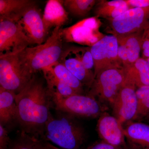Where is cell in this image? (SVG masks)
Segmentation results:
<instances>
[{
	"label": "cell",
	"mask_w": 149,
	"mask_h": 149,
	"mask_svg": "<svg viewBox=\"0 0 149 149\" xmlns=\"http://www.w3.org/2000/svg\"><path fill=\"white\" fill-rule=\"evenodd\" d=\"M50 98L48 89L33 75L15 97L16 121L22 131L37 138L39 136L44 137L46 124L51 113Z\"/></svg>",
	"instance_id": "cell-1"
},
{
	"label": "cell",
	"mask_w": 149,
	"mask_h": 149,
	"mask_svg": "<svg viewBox=\"0 0 149 149\" xmlns=\"http://www.w3.org/2000/svg\"><path fill=\"white\" fill-rule=\"evenodd\" d=\"M62 30V27H55L45 42L27 47L17 54L22 71L29 78L59 61L63 51Z\"/></svg>",
	"instance_id": "cell-2"
},
{
	"label": "cell",
	"mask_w": 149,
	"mask_h": 149,
	"mask_svg": "<svg viewBox=\"0 0 149 149\" xmlns=\"http://www.w3.org/2000/svg\"><path fill=\"white\" fill-rule=\"evenodd\" d=\"M65 113L58 117L50 114L43 138L62 149H80L86 139L85 129L74 118Z\"/></svg>",
	"instance_id": "cell-3"
},
{
	"label": "cell",
	"mask_w": 149,
	"mask_h": 149,
	"mask_svg": "<svg viewBox=\"0 0 149 149\" xmlns=\"http://www.w3.org/2000/svg\"><path fill=\"white\" fill-rule=\"evenodd\" d=\"M49 93L57 110L74 117L95 118L103 113L100 103L91 96L76 94L64 97L56 93Z\"/></svg>",
	"instance_id": "cell-4"
},
{
	"label": "cell",
	"mask_w": 149,
	"mask_h": 149,
	"mask_svg": "<svg viewBox=\"0 0 149 149\" xmlns=\"http://www.w3.org/2000/svg\"><path fill=\"white\" fill-rule=\"evenodd\" d=\"M125 78L124 68L103 70L96 76L88 95L97 98L100 103L112 106L125 83Z\"/></svg>",
	"instance_id": "cell-5"
},
{
	"label": "cell",
	"mask_w": 149,
	"mask_h": 149,
	"mask_svg": "<svg viewBox=\"0 0 149 149\" xmlns=\"http://www.w3.org/2000/svg\"><path fill=\"white\" fill-rule=\"evenodd\" d=\"M101 22L95 16L84 19L62 30L63 40L67 42L74 43L91 47L105 36L99 29Z\"/></svg>",
	"instance_id": "cell-6"
},
{
	"label": "cell",
	"mask_w": 149,
	"mask_h": 149,
	"mask_svg": "<svg viewBox=\"0 0 149 149\" xmlns=\"http://www.w3.org/2000/svg\"><path fill=\"white\" fill-rule=\"evenodd\" d=\"M91 47L95 64V78L106 70L123 68L118 57L117 39L115 35H105Z\"/></svg>",
	"instance_id": "cell-7"
},
{
	"label": "cell",
	"mask_w": 149,
	"mask_h": 149,
	"mask_svg": "<svg viewBox=\"0 0 149 149\" xmlns=\"http://www.w3.org/2000/svg\"><path fill=\"white\" fill-rule=\"evenodd\" d=\"M31 45L19 22L0 17V55H15Z\"/></svg>",
	"instance_id": "cell-8"
},
{
	"label": "cell",
	"mask_w": 149,
	"mask_h": 149,
	"mask_svg": "<svg viewBox=\"0 0 149 149\" xmlns=\"http://www.w3.org/2000/svg\"><path fill=\"white\" fill-rule=\"evenodd\" d=\"M136 88L134 81L126 75L125 83L112 105L113 116L123 126L136 119L138 109Z\"/></svg>",
	"instance_id": "cell-9"
},
{
	"label": "cell",
	"mask_w": 149,
	"mask_h": 149,
	"mask_svg": "<svg viewBox=\"0 0 149 149\" xmlns=\"http://www.w3.org/2000/svg\"><path fill=\"white\" fill-rule=\"evenodd\" d=\"M149 8H132L110 22L112 35L122 36L143 32L149 24Z\"/></svg>",
	"instance_id": "cell-10"
},
{
	"label": "cell",
	"mask_w": 149,
	"mask_h": 149,
	"mask_svg": "<svg viewBox=\"0 0 149 149\" xmlns=\"http://www.w3.org/2000/svg\"><path fill=\"white\" fill-rule=\"evenodd\" d=\"M31 79L22 71L17 54L0 55V87L17 94Z\"/></svg>",
	"instance_id": "cell-11"
},
{
	"label": "cell",
	"mask_w": 149,
	"mask_h": 149,
	"mask_svg": "<svg viewBox=\"0 0 149 149\" xmlns=\"http://www.w3.org/2000/svg\"><path fill=\"white\" fill-rule=\"evenodd\" d=\"M31 45H41L49 37V32L43 19V14L36 3L27 10L18 21Z\"/></svg>",
	"instance_id": "cell-12"
},
{
	"label": "cell",
	"mask_w": 149,
	"mask_h": 149,
	"mask_svg": "<svg viewBox=\"0 0 149 149\" xmlns=\"http://www.w3.org/2000/svg\"><path fill=\"white\" fill-rule=\"evenodd\" d=\"M97 128L102 141L115 146H127L123 126L113 116L103 112L98 120Z\"/></svg>",
	"instance_id": "cell-13"
},
{
	"label": "cell",
	"mask_w": 149,
	"mask_h": 149,
	"mask_svg": "<svg viewBox=\"0 0 149 149\" xmlns=\"http://www.w3.org/2000/svg\"><path fill=\"white\" fill-rule=\"evenodd\" d=\"M142 32L115 36L117 39L118 57L123 68L131 66L140 58Z\"/></svg>",
	"instance_id": "cell-14"
},
{
	"label": "cell",
	"mask_w": 149,
	"mask_h": 149,
	"mask_svg": "<svg viewBox=\"0 0 149 149\" xmlns=\"http://www.w3.org/2000/svg\"><path fill=\"white\" fill-rule=\"evenodd\" d=\"M59 61L72 72L83 85H86L90 88L95 80V74L85 68L74 47L63 51Z\"/></svg>",
	"instance_id": "cell-15"
},
{
	"label": "cell",
	"mask_w": 149,
	"mask_h": 149,
	"mask_svg": "<svg viewBox=\"0 0 149 149\" xmlns=\"http://www.w3.org/2000/svg\"><path fill=\"white\" fill-rule=\"evenodd\" d=\"M43 19L49 31L52 27H62L67 23L69 20L68 13L65 8L63 1H48L45 6Z\"/></svg>",
	"instance_id": "cell-16"
},
{
	"label": "cell",
	"mask_w": 149,
	"mask_h": 149,
	"mask_svg": "<svg viewBox=\"0 0 149 149\" xmlns=\"http://www.w3.org/2000/svg\"><path fill=\"white\" fill-rule=\"evenodd\" d=\"M123 131L130 146L138 149H149V125L130 121L126 123Z\"/></svg>",
	"instance_id": "cell-17"
},
{
	"label": "cell",
	"mask_w": 149,
	"mask_h": 149,
	"mask_svg": "<svg viewBox=\"0 0 149 149\" xmlns=\"http://www.w3.org/2000/svg\"><path fill=\"white\" fill-rule=\"evenodd\" d=\"M16 94L0 87V124L4 127L16 121Z\"/></svg>",
	"instance_id": "cell-18"
},
{
	"label": "cell",
	"mask_w": 149,
	"mask_h": 149,
	"mask_svg": "<svg viewBox=\"0 0 149 149\" xmlns=\"http://www.w3.org/2000/svg\"><path fill=\"white\" fill-rule=\"evenodd\" d=\"M35 3L32 0H0V17L18 22Z\"/></svg>",
	"instance_id": "cell-19"
},
{
	"label": "cell",
	"mask_w": 149,
	"mask_h": 149,
	"mask_svg": "<svg viewBox=\"0 0 149 149\" xmlns=\"http://www.w3.org/2000/svg\"><path fill=\"white\" fill-rule=\"evenodd\" d=\"M130 8H132L128 5L125 0L100 1L96 4L95 13L97 17L110 21Z\"/></svg>",
	"instance_id": "cell-20"
},
{
	"label": "cell",
	"mask_w": 149,
	"mask_h": 149,
	"mask_svg": "<svg viewBox=\"0 0 149 149\" xmlns=\"http://www.w3.org/2000/svg\"><path fill=\"white\" fill-rule=\"evenodd\" d=\"M124 69L126 76L134 81L137 88L149 85V63L146 59L140 58Z\"/></svg>",
	"instance_id": "cell-21"
},
{
	"label": "cell",
	"mask_w": 149,
	"mask_h": 149,
	"mask_svg": "<svg viewBox=\"0 0 149 149\" xmlns=\"http://www.w3.org/2000/svg\"><path fill=\"white\" fill-rule=\"evenodd\" d=\"M48 70L59 80L74 89L80 94L83 93L82 83L59 61L47 68Z\"/></svg>",
	"instance_id": "cell-22"
},
{
	"label": "cell",
	"mask_w": 149,
	"mask_h": 149,
	"mask_svg": "<svg viewBox=\"0 0 149 149\" xmlns=\"http://www.w3.org/2000/svg\"><path fill=\"white\" fill-rule=\"evenodd\" d=\"M42 71L47 81V89L49 93H56L64 97L80 94L74 89L59 80L47 68L43 70Z\"/></svg>",
	"instance_id": "cell-23"
},
{
	"label": "cell",
	"mask_w": 149,
	"mask_h": 149,
	"mask_svg": "<svg viewBox=\"0 0 149 149\" xmlns=\"http://www.w3.org/2000/svg\"><path fill=\"white\" fill-rule=\"evenodd\" d=\"M97 2L95 0H65L63 5L68 13L83 17L88 14Z\"/></svg>",
	"instance_id": "cell-24"
},
{
	"label": "cell",
	"mask_w": 149,
	"mask_h": 149,
	"mask_svg": "<svg viewBox=\"0 0 149 149\" xmlns=\"http://www.w3.org/2000/svg\"><path fill=\"white\" fill-rule=\"evenodd\" d=\"M136 93L138 109L135 120L143 118L149 113V85L138 88Z\"/></svg>",
	"instance_id": "cell-25"
},
{
	"label": "cell",
	"mask_w": 149,
	"mask_h": 149,
	"mask_svg": "<svg viewBox=\"0 0 149 149\" xmlns=\"http://www.w3.org/2000/svg\"><path fill=\"white\" fill-rule=\"evenodd\" d=\"M40 140L22 131L21 135L10 143L8 149H38Z\"/></svg>",
	"instance_id": "cell-26"
},
{
	"label": "cell",
	"mask_w": 149,
	"mask_h": 149,
	"mask_svg": "<svg viewBox=\"0 0 149 149\" xmlns=\"http://www.w3.org/2000/svg\"><path fill=\"white\" fill-rule=\"evenodd\" d=\"M74 47L85 68L88 71L94 73L95 64L91 53V47Z\"/></svg>",
	"instance_id": "cell-27"
},
{
	"label": "cell",
	"mask_w": 149,
	"mask_h": 149,
	"mask_svg": "<svg viewBox=\"0 0 149 149\" xmlns=\"http://www.w3.org/2000/svg\"><path fill=\"white\" fill-rule=\"evenodd\" d=\"M141 47L143 58H149V24L142 32Z\"/></svg>",
	"instance_id": "cell-28"
},
{
	"label": "cell",
	"mask_w": 149,
	"mask_h": 149,
	"mask_svg": "<svg viewBox=\"0 0 149 149\" xmlns=\"http://www.w3.org/2000/svg\"><path fill=\"white\" fill-rule=\"evenodd\" d=\"M10 143L8 131L0 124V149H8Z\"/></svg>",
	"instance_id": "cell-29"
},
{
	"label": "cell",
	"mask_w": 149,
	"mask_h": 149,
	"mask_svg": "<svg viewBox=\"0 0 149 149\" xmlns=\"http://www.w3.org/2000/svg\"><path fill=\"white\" fill-rule=\"evenodd\" d=\"M124 148L115 146L102 141L96 142L86 149H123Z\"/></svg>",
	"instance_id": "cell-30"
},
{
	"label": "cell",
	"mask_w": 149,
	"mask_h": 149,
	"mask_svg": "<svg viewBox=\"0 0 149 149\" xmlns=\"http://www.w3.org/2000/svg\"><path fill=\"white\" fill-rule=\"evenodd\" d=\"M131 8H149V0H125Z\"/></svg>",
	"instance_id": "cell-31"
},
{
	"label": "cell",
	"mask_w": 149,
	"mask_h": 149,
	"mask_svg": "<svg viewBox=\"0 0 149 149\" xmlns=\"http://www.w3.org/2000/svg\"><path fill=\"white\" fill-rule=\"evenodd\" d=\"M38 149H62L52 145L47 141L40 140Z\"/></svg>",
	"instance_id": "cell-32"
},
{
	"label": "cell",
	"mask_w": 149,
	"mask_h": 149,
	"mask_svg": "<svg viewBox=\"0 0 149 149\" xmlns=\"http://www.w3.org/2000/svg\"><path fill=\"white\" fill-rule=\"evenodd\" d=\"M123 149H138L135 148V147L132 146H130L129 147L126 146L125 148H123Z\"/></svg>",
	"instance_id": "cell-33"
},
{
	"label": "cell",
	"mask_w": 149,
	"mask_h": 149,
	"mask_svg": "<svg viewBox=\"0 0 149 149\" xmlns=\"http://www.w3.org/2000/svg\"><path fill=\"white\" fill-rule=\"evenodd\" d=\"M145 118H146L148 120H149V113Z\"/></svg>",
	"instance_id": "cell-34"
},
{
	"label": "cell",
	"mask_w": 149,
	"mask_h": 149,
	"mask_svg": "<svg viewBox=\"0 0 149 149\" xmlns=\"http://www.w3.org/2000/svg\"><path fill=\"white\" fill-rule=\"evenodd\" d=\"M146 59V60L147 61H148V62L149 63V58Z\"/></svg>",
	"instance_id": "cell-35"
}]
</instances>
